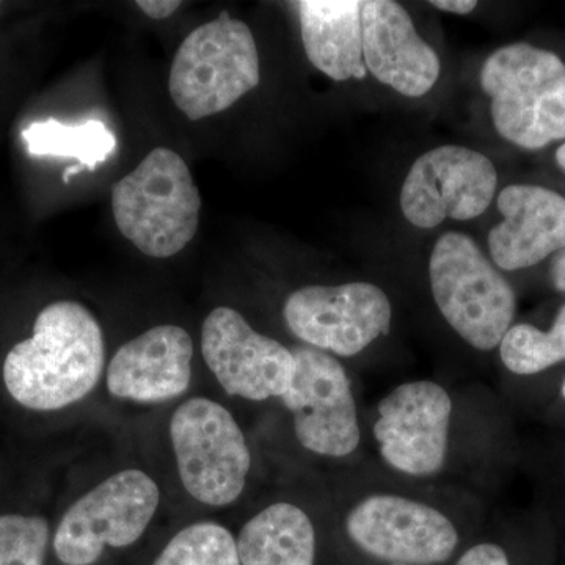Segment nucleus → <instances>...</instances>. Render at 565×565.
<instances>
[{
    "label": "nucleus",
    "mask_w": 565,
    "mask_h": 565,
    "mask_svg": "<svg viewBox=\"0 0 565 565\" xmlns=\"http://www.w3.org/2000/svg\"><path fill=\"white\" fill-rule=\"evenodd\" d=\"M106 363L102 326L84 305L44 307L32 337L7 353L3 384L22 407L55 412L79 403L99 384Z\"/></svg>",
    "instance_id": "nucleus-1"
},
{
    "label": "nucleus",
    "mask_w": 565,
    "mask_h": 565,
    "mask_svg": "<svg viewBox=\"0 0 565 565\" xmlns=\"http://www.w3.org/2000/svg\"><path fill=\"white\" fill-rule=\"evenodd\" d=\"M479 79L505 141L537 151L565 140V62L555 52L508 44L487 57Z\"/></svg>",
    "instance_id": "nucleus-2"
},
{
    "label": "nucleus",
    "mask_w": 565,
    "mask_h": 565,
    "mask_svg": "<svg viewBox=\"0 0 565 565\" xmlns=\"http://www.w3.org/2000/svg\"><path fill=\"white\" fill-rule=\"evenodd\" d=\"M118 230L151 258H170L200 225L202 199L188 163L169 148H154L111 189Z\"/></svg>",
    "instance_id": "nucleus-3"
},
{
    "label": "nucleus",
    "mask_w": 565,
    "mask_h": 565,
    "mask_svg": "<svg viewBox=\"0 0 565 565\" xmlns=\"http://www.w3.org/2000/svg\"><path fill=\"white\" fill-rule=\"evenodd\" d=\"M430 291L452 330L476 351L498 349L514 326L516 296L473 237L446 233L429 259Z\"/></svg>",
    "instance_id": "nucleus-4"
},
{
    "label": "nucleus",
    "mask_w": 565,
    "mask_h": 565,
    "mask_svg": "<svg viewBox=\"0 0 565 565\" xmlns=\"http://www.w3.org/2000/svg\"><path fill=\"white\" fill-rule=\"evenodd\" d=\"M259 54L250 28L222 11L188 36L174 55L170 96L174 106L196 121L221 114L258 87Z\"/></svg>",
    "instance_id": "nucleus-5"
},
{
    "label": "nucleus",
    "mask_w": 565,
    "mask_h": 565,
    "mask_svg": "<svg viewBox=\"0 0 565 565\" xmlns=\"http://www.w3.org/2000/svg\"><path fill=\"white\" fill-rule=\"evenodd\" d=\"M170 438L182 486L214 508L234 503L247 486L252 452L228 408L192 397L174 411Z\"/></svg>",
    "instance_id": "nucleus-6"
},
{
    "label": "nucleus",
    "mask_w": 565,
    "mask_h": 565,
    "mask_svg": "<svg viewBox=\"0 0 565 565\" xmlns=\"http://www.w3.org/2000/svg\"><path fill=\"white\" fill-rule=\"evenodd\" d=\"M161 492L141 470L118 471L81 497L55 530V556L65 565H92L107 546L136 544L150 526Z\"/></svg>",
    "instance_id": "nucleus-7"
},
{
    "label": "nucleus",
    "mask_w": 565,
    "mask_h": 565,
    "mask_svg": "<svg viewBox=\"0 0 565 565\" xmlns=\"http://www.w3.org/2000/svg\"><path fill=\"white\" fill-rule=\"evenodd\" d=\"M345 533L364 555L390 565L444 564L460 542L441 509L396 493L367 494L353 504Z\"/></svg>",
    "instance_id": "nucleus-8"
},
{
    "label": "nucleus",
    "mask_w": 565,
    "mask_h": 565,
    "mask_svg": "<svg viewBox=\"0 0 565 565\" xmlns=\"http://www.w3.org/2000/svg\"><path fill=\"white\" fill-rule=\"evenodd\" d=\"M296 374L281 403L307 451L329 459L355 455L362 444L359 407L348 371L337 356L310 345L291 349Z\"/></svg>",
    "instance_id": "nucleus-9"
},
{
    "label": "nucleus",
    "mask_w": 565,
    "mask_h": 565,
    "mask_svg": "<svg viewBox=\"0 0 565 565\" xmlns=\"http://www.w3.org/2000/svg\"><path fill=\"white\" fill-rule=\"evenodd\" d=\"M282 318L302 343L351 359L390 333L393 307L373 282L310 285L289 294Z\"/></svg>",
    "instance_id": "nucleus-10"
},
{
    "label": "nucleus",
    "mask_w": 565,
    "mask_h": 565,
    "mask_svg": "<svg viewBox=\"0 0 565 565\" xmlns=\"http://www.w3.org/2000/svg\"><path fill=\"white\" fill-rule=\"evenodd\" d=\"M451 394L433 381L397 385L377 404L373 426L379 455L394 471L430 478L444 470L451 438Z\"/></svg>",
    "instance_id": "nucleus-11"
},
{
    "label": "nucleus",
    "mask_w": 565,
    "mask_h": 565,
    "mask_svg": "<svg viewBox=\"0 0 565 565\" xmlns=\"http://www.w3.org/2000/svg\"><path fill=\"white\" fill-rule=\"evenodd\" d=\"M498 188L493 162L482 152L444 145L424 152L401 189V210L412 225L435 228L446 218L473 221L484 214Z\"/></svg>",
    "instance_id": "nucleus-12"
},
{
    "label": "nucleus",
    "mask_w": 565,
    "mask_h": 565,
    "mask_svg": "<svg viewBox=\"0 0 565 565\" xmlns=\"http://www.w3.org/2000/svg\"><path fill=\"white\" fill-rule=\"evenodd\" d=\"M204 362L230 396L281 399L292 384L296 360L291 349L256 332L239 311L218 307L202 327Z\"/></svg>",
    "instance_id": "nucleus-13"
},
{
    "label": "nucleus",
    "mask_w": 565,
    "mask_h": 565,
    "mask_svg": "<svg viewBox=\"0 0 565 565\" xmlns=\"http://www.w3.org/2000/svg\"><path fill=\"white\" fill-rule=\"evenodd\" d=\"M362 28L364 65L375 79L408 98L433 90L441 73L440 58L401 3L362 2Z\"/></svg>",
    "instance_id": "nucleus-14"
},
{
    "label": "nucleus",
    "mask_w": 565,
    "mask_h": 565,
    "mask_svg": "<svg viewBox=\"0 0 565 565\" xmlns=\"http://www.w3.org/2000/svg\"><path fill=\"white\" fill-rule=\"evenodd\" d=\"M503 221L490 230V259L505 273L530 269L565 248V196L537 184H511L500 192Z\"/></svg>",
    "instance_id": "nucleus-15"
},
{
    "label": "nucleus",
    "mask_w": 565,
    "mask_h": 565,
    "mask_svg": "<svg viewBox=\"0 0 565 565\" xmlns=\"http://www.w3.org/2000/svg\"><path fill=\"white\" fill-rule=\"evenodd\" d=\"M193 343L181 327L158 326L122 344L107 367V390L140 404L172 401L189 390Z\"/></svg>",
    "instance_id": "nucleus-16"
},
{
    "label": "nucleus",
    "mask_w": 565,
    "mask_h": 565,
    "mask_svg": "<svg viewBox=\"0 0 565 565\" xmlns=\"http://www.w3.org/2000/svg\"><path fill=\"white\" fill-rule=\"evenodd\" d=\"M300 31L308 61L337 82L363 79L362 2L359 0H302Z\"/></svg>",
    "instance_id": "nucleus-17"
},
{
    "label": "nucleus",
    "mask_w": 565,
    "mask_h": 565,
    "mask_svg": "<svg viewBox=\"0 0 565 565\" xmlns=\"http://www.w3.org/2000/svg\"><path fill=\"white\" fill-rule=\"evenodd\" d=\"M241 565H315L313 520L299 505L278 501L264 508L241 530Z\"/></svg>",
    "instance_id": "nucleus-18"
},
{
    "label": "nucleus",
    "mask_w": 565,
    "mask_h": 565,
    "mask_svg": "<svg viewBox=\"0 0 565 565\" xmlns=\"http://www.w3.org/2000/svg\"><path fill=\"white\" fill-rule=\"evenodd\" d=\"M29 154L43 158L76 159L79 166L70 167L63 174L65 182L82 170H96L99 163L117 148V139L103 121L92 120L82 125H65L50 118L46 121L32 122L22 131Z\"/></svg>",
    "instance_id": "nucleus-19"
},
{
    "label": "nucleus",
    "mask_w": 565,
    "mask_h": 565,
    "mask_svg": "<svg viewBox=\"0 0 565 565\" xmlns=\"http://www.w3.org/2000/svg\"><path fill=\"white\" fill-rule=\"evenodd\" d=\"M501 362L516 375L544 373L565 362V305L557 311L552 329L514 323L498 345Z\"/></svg>",
    "instance_id": "nucleus-20"
},
{
    "label": "nucleus",
    "mask_w": 565,
    "mask_h": 565,
    "mask_svg": "<svg viewBox=\"0 0 565 565\" xmlns=\"http://www.w3.org/2000/svg\"><path fill=\"white\" fill-rule=\"evenodd\" d=\"M152 565H241L234 535L218 523L202 522L174 535Z\"/></svg>",
    "instance_id": "nucleus-21"
},
{
    "label": "nucleus",
    "mask_w": 565,
    "mask_h": 565,
    "mask_svg": "<svg viewBox=\"0 0 565 565\" xmlns=\"http://www.w3.org/2000/svg\"><path fill=\"white\" fill-rule=\"evenodd\" d=\"M50 535L43 516L0 514V565H44Z\"/></svg>",
    "instance_id": "nucleus-22"
},
{
    "label": "nucleus",
    "mask_w": 565,
    "mask_h": 565,
    "mask_svg": "<svg viewBox=\"0 0 565 565\" xmlns=\"http://www.w3.org/2000/svg\"><path fill=\"white\" fill-rule=\"evenodd\" d=\"M455 565H511L503 546L482 542L468 548Z\"/></svg>",
    "instance_id": "nucleus-23"
},
{
    "label": "nucleus",
    "mask_w": 565,
    "mask_h": 565,
    "mask_svg": "<svg viewBox=\"0 0 565 565\" xmlns=\"http://www.w3.org/2000/svg\"><path fill=\"white\" fill-rule=\"evenodd\" d=\"M137 7L151 20H167L180 9L181 2L178 0H139Z\"/></svg>",
    "instance_id": "nucleus-24"
},
{
    "label": "nucleus",
    "mask_w": 565,
    "mask_h": 565,
    "mask_svg": "<svg viewBox=\"0 0 565 565\" xmlns=\"http://www.w3.org/2000/svg\"><path fill=\"white\" fill-rule=\"evenodd\" d=\"M548 277L553 288L565 294V248L556 253L550 262Z\"/></svg>",
    "instance_id": "nucleus-25"
},
{
    "label": "nucleus",
    "mask_w": 565,
    "mask_h": 565,
    "mask_svg": "<svg viewBox=\"0 0 565 565\" xmlns=\"http://www.w3.org/2000/svg\"><path fill=\"white\" fill-rule=\"evenodd\" d=\"M430 6L446 13L470 14L478 7L475 0H434Z\"/></svg>",
    "instance_id": "nucleus-26"
},
{
    "label": "nucleus",
    "mask_w": 565,
    "mask_h": 565,
    "mask_svg": "<svg viewBox=\"0 0 565 565\" xmlns=\"http://www.w3.org/2000/svg\"><path fill=\"white\" fill-rule=\"evenodd\" d=\"M555 161L557 167H559L561 172L565 173V140L561 141L559 147L555 152Z\"/></svg>",
    "instance_id": "nucleus-27"
},
{
    "label": "nucleus",
    "mask_w": 565,
    "mask_h": 565,
    "mask_svg": "<svg viewBox=\"0 0 565 565\" xmlns=\"http://www.w3.org/2000/svg\"><path fill=\"white\" fill-rule=\"evenodd\" d=\"M561 393H563V397L565 399V379H564V382H563V388H561Z\"/></svg>",
    "instance_id": "nucleus-28"
}]
</instances>
